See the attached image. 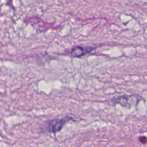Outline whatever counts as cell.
<instances>
[{"label":"cell","instance_id":"2","mask_svg":"<svg viewBox=\"0 0 147 147\" xmlns=\"http://www.w3.org/2000/svg\"><path fill=\"white\" fill-rule=\"evenodd\" d=\"M139 99L136 95H127L118 96L112 99V102L115 104H119L127 108H130L132 106L136 105Z\"/></svg>","mask_w":147,"mask_h":147},{"label":"cell","instance_id":"1","mask_svg":"<svg viewBox=\"0 0 147 147\" xmlns=\"http://www.w3.org/2000/svg\"><path fill=\"white\" fill-rule=\"evenodd\" d=\"M72 119L70 117H65L61 118H55L48 121L45 126L47 131L52 133H56L60 131L65 124Z\"/></svg>","mask_w":147,"mask_h":147},{"label":"cell","instance_id":"4","mask_svg":"<svg viewBox=\"0 0 147 147\" xmlns=\"http://www.w3.org/2000/svg\"><path fill=\"white\" fill-rule=\"evenodd\" d=\"M139 141L142 144H146L147 142V138L145 136H142L139 138Z\"/></svg>","mask_w":147,"mask_h":147},{"label":"cell","instance_id":"3","mask_svg":"<svg viewBox=\"0 0 147 147\" xmlns=\"http://www.w3.org/2000/svg\"><path fill=\"white\" fill-rule=\"evenodd\" d=\"M94 48L91 47H83L81 46H77L74 47L71 51V55L74 57H79L84 55L91 52Z\"/></svg>","mask_w":147,"mask_h":147}]
</instances>
